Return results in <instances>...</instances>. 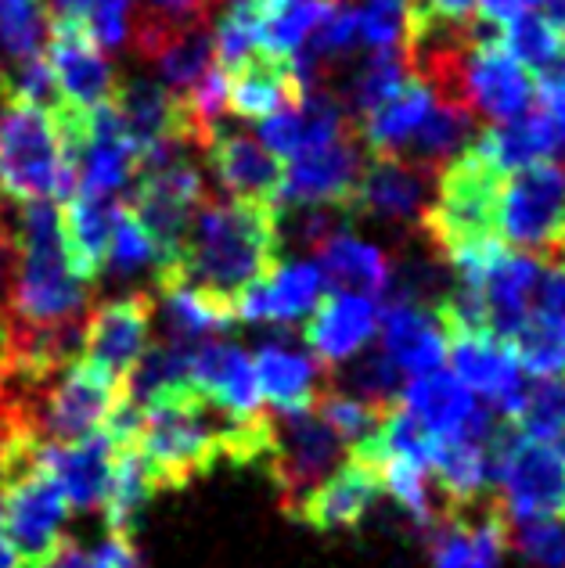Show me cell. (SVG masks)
<instances>
[{"label": "cell", "instance_id": "cell-11", "mask_svg": "<svg viewBox=\"0 0 565 568\" xmlns=\"http://www.w3.org/2000/svg\"><path fill=\"white\" fill-rule=\"evenodd\" d=\"M361 133L350 130L342 138L317 144L310 152H300L289 159L292 166H285V184H281V199L289 205H329L342 209V213H353V191L361 181L364 159H361Z\"/></svg>", "mask_w": 565, "mask_h": 568}, {"label": "cell", "instance_id": "cell-18", "mask_svg": "<svg viewBox=\"0 0 565 568\" xmlns=\"http://www.w3.org/2000/svg\"><path fill=\"white\" fill-rule=\"evenodd\" d=\"M224 91H228V112L238 119H271L278 112L300 109L306 87L295 77L292 58H278L256 51L249 54L242 65L224 72Z\"/></svg>", "mask_w": 565, "mask_h": 568}, {"label": "cell", "instance_id": "cell-20", "mask_svg": "<svg viewBox=\"0 0 565 568\" xmlns=\"http://www.w3.org/2000/svg\"><path fill=\"white\" fill-rule=\"evenodd\" d=\"M472 148L490 159L501 173L533 166V162H555L565 155V126L555 115H547L541 104H529L523 115L508 123L483 126L475 133Z\"/></svg>", "mask_w": 565, "mask_h": 568}, {"label": "cell", "instance_id": "cell-21", "mask_svg": "<svg viewBox=\"0 0 565 568\" xmlns=\"http://www.w3.org/2000/svg\"><path fill=\"white\" fill-rule=\"evenodd\" d=\"M112 199H98V194L72 191L69 199L58 205V237H62V256L69 271L83 284H94L105 274L109 263V237H112Z\"/></svg>", "mask_w": 565, "mask_h": 568}, {"label": "cell", "instance_id": "cell-24", "mask_svg": "<svg viewBox=\"0 0 565 568\" xmlns=\"http://www.w3.org/2000/svg\"><path fill=\"white\" fill-rule=\"evenodd\" d=\"M112 457H115L112 439L105 432H98L91 439L65 443V446L48 443L43 465H48V471L54 475V483L62 486L69 507L91 511V507L105 504L109 478H112Z\"/></svg>", "mask_w": 565, "mask_h": 568}, {"label": "cell", "instance_id": "cell-28", "mask_svg": "<svg viewBox=\"0 0 565 568\" xmlns=\"http://www.w3.org/2000/svg\"><path fill=\"white\" fill-rule=\"evenodd\" d=\"M162 313H167V342H176V346L195 349L205 335L220 332L238 321L234 306L216 303V298L202 295L195 288H170L162 292Z\"/></svg>", "mask_w": 565, "mask_h": 568}, {"label": "cell", "instance_id": "cell-36", "mask_svg": "<svg viewBox=\"0 0 565 568\" xmlns=\"http://www.w3.org/2000/svg\"><path fill=\"white\" fill-rule=\"evenodd\" d=\"M541 109L565 126V48L552 65L541 72Z\"/></svg>", "mask_w": 565, "mask_h": 568}, {"label": "cell", "instance_id": "cell-29", "mask_svg": "<svg viewBox=\"0 0 565 568\" xmlns=\"http://www.w3.org/2000/svg\"><path fill=\"white\" fill-rule=\"evenodd\" d=\"M329 382L335 388H342L346 396L364 399V403H371V407H379V410L396 407L400 396H404V375H400V367L382 353V346L356 353L353 367L342 371V375H335V378H329Z\"/></svg>", "mask_w": 565, "mask_h": 568}, {"label": "cell", "instance_id": "cell-32", "mask_svg": "<svg viewBox=\"0 0 565 568\" xmlns=\"http://www.w3.org/2000/svg\"><path fill=\"white\" fill-rule=\"evenodd\" d=\"M497 37L526 72H544L565 48L558 29L544 14H523V19L504 22L497 26Z\"/></svg>", "mask_w": 565, "mask_h": 568}, {"label": "cell", "instance_id": "cell-38", "mask_svg": "<svg viewBox=\"0 0 565 568\" xmlns=\"http://www.w3.org/2000/svg\"><path fill=\"white\" fill-rule=\"evenodd\" d=\"M418 4L447 22H472L475 11H480V0H418Z\"/></svg>", "mask_w": 565, "mask_h": 568}, {"label": "cell", "instance_id": "cell-22", "mask_svg": "<svg viewBox=\"0 0 565 568\" xmlns=\"http://www.w3.org/2000/svg\"><path fill=\"white\" fill-rule=\"evenodd\" d=\"M252 371H256L260 399L271 403L274 414L314 410L321 388L332 378L329 367H321L314 356H306L295 346H285V342H266V346H260Z\"/></svg>", "mask_w": 565, "mask_h": 568}, {"label": "cell", "instance_id": "cell-23", "mask_svg": "<svg viewBox=\"0 0 565 568\" xmlns=\"http://www.w3.org/2000/svg\"><path fill=\"white\" fill-rule=\"evenodd\" d=\"M382 324V353L400 367L404 378H422L443 367L447 356V335H443L433 310L411 303H385L379 313Z\"/></svg>", "mask_w": 565, "mask_h": 568}, {"label": "cell", "instance_id": "cell-35", "mask_svg": "<svg viewBox=\"0 0 565 568\" xmlns=\"http://www.w3.org/2000/svg\"><path fill=\"white\" fill-rule=\"evenodd\" d=\"M508 547L533 568H565V521L562 518L508 521Z\"/></svg>", "mask_w": 565, "mask_h": 568}, {"label": "cell", "instance_id": "cell-9", "mask_svg": "<svg viewBox=\"0 0 565 568\" xmlns=\"http://www.w3.org/2000/svg\"><path fill=\"white\" fill-rule=\"evenodd\" d=\"M152 321H155V303L148 292L105 298L83 321L80 361H87L105 378L127 388L133 367H138L144 349L152 346Z\"/></svg>", "mask_w": 565, "mask_h": 568}, {"label": "cell", "instance_id": "cell-31", "mask_svg": "<svg viewBox=\"0 0 565 568\" xmlns=\"http://www.w3.org/2000/svg\"><path fill=\"white\" fill-rule=\"evenodd\" d=\"M130 8L133 0H51L48 11L80 22L101 51H115L130 40Z\"/></svg>", "mask_w": 565, "mask_h": 568}, {"label": "cell", "instance_id": "cell-41", "mask_svg": "<svg viewBox=\"0 0 565 568\" xmlns=\"http://www.w3.org/2000/svg\"><path fill=\"white\" fill-rule=\"evenodd\" d=\"M0 202H4V199H0Z\"/></svg>", "mask_w": 565, "mask_h": 568}, {"label": "cell", "instance_id": "cell-6", "mask_svg": "<svg viewBox=\"0 0 565 568\" xmlns=\"http://www.w3.org/2000/svg\"><path fill=\"white\" fill-rule=\"evenodd\" d=\"M342 454H346V446L339 443L335 432L314 410L274 414V446L271 457L263 460V468L278 486L285 515H292L306 493L321 486L342 465Z\"/></svg>", "mask_w": 565, "mask_h": 568}, {"label": "cell", "instance_id": "cell-25", "mask_svg": "<svg viewBox=\"0 0 565 568\" xmlns=\"http://www.w3.org/2000/svg\"><path fill=\"white\" fill-rule=\"evenodd\" d=\"M317 271L329 281V292L342 295H361L375 303L379 295H385L393 277V260L385 256L379 245H367L361 237L335 234L317 248Z\"/></svg>", "mask_w": 565, "mask_h": 568}, {"label": "cell", "instance_id": "cell-16", "mask_svg": "<svg viewBox=\"0 0 565 568\" xmlns=\"http://www.w3.org/2000/svg\"><path fill=\"white\" fill-rule=\"evenodd\" d=\"M138 148H133L130 133L119 119L115 104H101L87 119V138L77 159V191L98 194V199H112L138 176Z\"/></svg>", "mask_w": 565, "mask_h": 568}, {"label": "cell", "instance_id": "cell-5", "mask_svg": "<svg viewBox=\"0 0 565 568\" xmlns=\"http://www.w3.org/2000/svg\"><path fill=\"white\" fill-rule=\"evenodd\" d=\"M533 91H537V83L515 62L512 51L501 43V37L475 26V37L457 69L454 101L465 104L480 123L497 126L523 115L533 104Z\"/></svg>", "mask_w": 565, "mask_h": 568}, {"label": "cell", "instance_id": "cell-30", "mask_svg": "<svg viewBox=\"0 0 565 568\" xmlns=\"http://www.w3.org/2000/svg\"><path fill=\"white\" fill-rule=\"evenodd\" d=\"M523 375L533 378H565V332L541 313H529L526 324L508 338Z\"/></svg>", "mask_w": 565, "mask_h": 568}, {"label": "cell", "instance_id": "cell-13", "mask_svg": "<svg viewBox=\"0 0 565 568\" xmlns=\"http://www.w3.org/2000/svg\"><path fill=\"white\" fill-rule=\"evenodd\" d=\"M379 497H382L379 468L364 465V460H356V457H346L321 486L306 493L303 504L295 507L289 518L321 536L356 532L364 526V518L375 511Z\"/></svg>", "mask_w": 565, "mask_h": 568}, {"label": "cell", "instance_id": "cell-34", "mask_svg": "<svg viewBox=\"0 0 565 568\" xmlns=\"http://www.w3.org/2000/svg\"><path fill=\"white\" fill-rule=\"evenodd\" d=\"M115 277H133L138 271H159V248L152 234L141 227V220L127 205H115L112 213V237H109V263Z\"/></svg>", "mask_w": 565, "mask_h": 568}, {"label": "cell", "instance_id": "cell-15", "mask_svg": "<svg viewBox=\"0 0 565 568\" xmlns=\"http://www.w3.org/2000/svg\"><path fill=\"white\" fill-rule=\"evenodd\" d=\"M324 295V277L317 271V263H278L271 266L256 284L238 295V321L249 324H300L306 321L314 306Z\"/></svg>", "mask_w": 565, "mask_h": 568}, {"label": "cell", "instance_id": "cell-10", "mask_svg": "<svg viewBox=\"0 0 565 568\" xmlns=\"http://www.w3.org/2000/svg\"><path fill=\"white\" fill-rule=\"evenodd\" d=\"M451 375L483 403L490 414L518 422L523 403L529 396L526 375L518 367L512 342L494 335H451Z\"/></svg>", "mask_w": 565, "mask_h": 568}, {"label": "cell", "instance_id": "cell-4", "mask_svg": "<svg viewBox=\"0 0 565 568\" xmlns=\"http://www.w3.org/2000/svg\"><path fill=\"white\" fill-rule=\"evenodd\" d=\"M565 231V166L533 162L512 170L501 184L497 237L512 252L544 256Z\"/></svg>", "mask_w": 565, "mask_h": 568}, {"label": "cell", "instance_id": "cell-3", "mask_svg": "<svg viewBox=\"0 0 565 568\" xmlns=\"http://www.w3.org/2000/svg\"><path fill=\"white\" fill-rule=\"evenodd\" d=\"M504 176L494 162L483 159L468 144L457 159L436 176V194L422 216L425 242L436 248V260L451 256V252L490 242L497 237V209H501V184Z\"/></svg>", "mask_w": 565, "mask_h": 568}, {"label": "cell", "instance_id": "cell-17", "mask_svg": "<svg viewBox=\"0 0 565 568\" xmlns=\"http://www.w3.org/2000/svg\"><path fill=\"white\" fill-rule=\"evenodd\" d=\"M375 327H379V310L371 298L329 292L321 295V303L306 317L303 342L314 349V361L321 367H342L371 346Z\"/></svg>", "mask_w": 565, "mask_h": 568}, {"label": "cell", "instance_id": "cell-26", "mask_svg": "<svg viewBox=\"0 0 565 568\" xmlns=\"http://www.w3.org/2000/svg\"><path fill=\"white\" fill-rule=\"evenodd\" d=\"M48 22L51 14L43 0H0V80H4V91L19 69L43 62Z\"/></svg>", "mask_w": 565, "mask_h": 568}, {"label": "cell", "instance_id": "cell-7", "mask_svg": "<svg viewBox=\"0 0 565 568\" xmlns=\"http://www.w3.org/2000/svg\"><path fill=\"white\" fill-rule=\"evenodd\" d=\"M65 493L54 483L48 465H43V457L40 465L26 468L11 483L0 486V529H4L8 544L14 547V555L22 558L26 568L43 565L58 550V544L65 540Z\"/></svg>", "mask_w": 565, "mask_h": 568}, {"label": "cell", "instance_id": "cell-40", "mask_svg": "<svg viewBox=\"0 0 565 568\" xmlns=\"http://www.w3.org/2000/svg\"><path fill=\"white\" fill-rule=\"evenodd\" d=\"M562 252H565V231H562V237H558V242H555L552 248L544 252V256H541V263H544V260H552V256H562Z\"/></svg>", "mask_w": 565, "mask_h": 568}, {"label": "cell", "instance_id": "cell-39", "mask_svg": "<svg viewBox=\"0 0 565 568\" xmlns=\"http://www.w3.org/2000/svg\"><path fill=\"white\" fill-rule=\"evenodd\" d=\"M8 371H11V327H8L4 310H0V388H4Z\"/></svg>", "mask_w": 565, "mask_h": 568}, {"label": "cell", "instance_id": "cell-12", "mask_svg": "<svg viewBox=\"0 0 565 568\" xmlns=\"http://www.w3.org/2000/svg\"><path fill=\"white\" fill-rule=\"evenodd\" d=\"M205 166L213 170L216 184L224 187L234 202H266L278 205L281 184H285V162H281L260 138L245 130L220 123L202 144Z\"/></svg>", "mask_w": 565, "mask_h": 568}, {"label": "cell", "instance_id": "cell-37", "mask_svg": "<svg viewBox=\"0 0 565 568\" xmlns=\"http://www.w3.org/2000/svg\"><path fill=\"white\" fill-rule=\"evenodd\" d=\"M547 0H480V19L490 26H504L512 19H523L533 8H544Z\"/></svg>", "mask_w": 565, "mask_h": 568}, {"label": "cell", "instance_id": "cell-19", "mask_svg": "<svg viewBox=\"0 0 565 568\" xmlns=\"http://www.w3.org/2000/svg\"><path fill=\"white\" fill-rule=\"evenodd\" d=\"M191 385L216 410L238 417V422L266 410L260 399L256 371H252V356L234 342H202V346L191 349Z\"/></svg>", "mask_w": 565, "mask_h": 568}, {"label": "cell", "instance_id": "cell-33", "mask_svg": "<svg viewBox=\"0 0 565 568\" xmlns=\"http://www.w3.org/2000/svg\"><path fill=\"white\" fill-rule=\"evenodd\" d=\"M518 428L526 439H537L565 460V378L541 382L523 403Z\"/></svg>", "mask_w": 565, "mask_h": 568}, {"label": "cell", "instance_id": "cell-2", "mask_svg": "<svg viewBox=\"0 0 565 568\" xmlns=\"http://www.w3.org/2000/svg\"><path fill=\"white\" fill-rule=\"evenodd\" d=\"M80 141L62 126L54 104L19 94L0 101V199L14 205H62L77 191Z\"/></svg>", "mask_w": 565, "mask_h": 568}, {"label": "cell", "instance_id": "cell-27", "mask_svg": "<svg viewBox=\"0 0 565 568\" xmlns=\"http://www.w3.org/2000/svg\"><path fill=\"white\" fill-rule=\"evenodd\" d=\"M335 0H266L260 14V51L292 58L329 19Z\"/></svg>", "mask_w": 565, "mask_h": 568}, {"label": "cell", "instance_id": "cell-8", "mask_svg": "<svg viewBox=\"0 0 565 568\" xmlns=\"http://www.w3.org/2000/svg\"><path fill=\"white\" fill-rule=\"evenodd\" d=\"M43 58H48L54 104H62V109L91 115L94 109H101V104H109L115 98L119 80L109 65V58L80 22L54 19L51 14Z\"/></svg>", "mask_w": 565, "mask_h": 568}, {"label": "cell", "instance_id": "cell-1", "mask_svg": "<svg viewBox=\"0 0 565 568\" xmlns=\"http://www.w3.org/2000/svg\"><path fill=\"white\" fill-rule=\"evenodd\" d=\"M278 205L266 202H205L191 220L184 248L176 256L173 277L159 292L195 288L216 303L234 306L249 284H256L281 263V223ZM238 313V310H234Z\"/></svg>", "mask_w": 565, "mask_h": 568}, {"label": "cell", "instance_id": "cell-14", "mask_svg": "<svg viewBox=\"0 0 565 568\" xmlns=\"http://www.w3.org/2000/svg\"><path fill=\"white\" fill-rule=\"evenodd\" d=\"M433 187H436L433 173L393 155H371L353 191V213L356 220L414 227V223H422L428 202H433Z\"/></svg>", "mask_w": 565, "mask_h": 568}]
</instances>
